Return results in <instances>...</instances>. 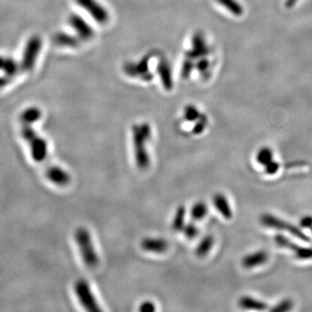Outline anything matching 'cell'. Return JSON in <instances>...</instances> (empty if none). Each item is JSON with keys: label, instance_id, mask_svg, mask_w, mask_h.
Instances as JSON below:
<instances>
[{"label": "cell", "instance_id": "obj_1", "mask_svg": "<svg viewBox=\"0 0 312 312\" xmlns=\"http://www.w3.org/2000/svg\"><path fill=\"white\" fill-rule=\"evenodd\" d=\"M151 127L147 122L135 124L132 128L134 161L140 170L148 169L150 165L147 144L151 138Z\"/></svg>", "mask_w": 312, "mask_h": 312}, {"label": "cell", "instance_id": "obj_2", "mask_svg": "<svg viewBox=\"0 0 312 312\" xmlns=\"http://www.w3.org/2000/svg\"><path fill=\"white\" fill-rule=\"evenodd\" d=\"M32 124L28 121H22L21 134L30 147V155L34 161L38 163H45L48 160V144L44 138L37 134L36 130L32 128ZM45 165V168L48 165Z\"/></svg>", "mask_w": 312, "mask_h": 312}, {"label": "cell", "instance_id": "obj_3", "mask_svg": "<svg viewBox=\"0 0 312 312\" xmlns=\"http://www.w3.org/2000/svg\"><path fill=\"white\" fill-rule=\"evenodd\" d=\"M74 238L85 265L89 268L97 267L99 264V257L96 252L91 232L85 227H78L75 231Z\"/></svg>", "mask_w": 312, "mask_h": 312}, {"label": "cell", "instance_id": "obj_4", "mask_svg": "<svg viewBox=\"0 0 312 312\" xmlns=\"http://www.w3.org/2000/svg\"><path fill=\"white\" fill-rule=\"evenodd\" d=\"M43 46V41L38 35H34L27 41L20 62L21 71L30 72L33 70Z\"/></svg>", "mask_w": 312, "mask_h": 312}, {"label": "cell", "instance_id": "obj_5", "mask_svg": "<svg viewBox=\"0 0 312 312\" xmlns=\"http://www.w3.org/2000/svg\"><path fill=\"white\" fill-rule=\"evenodd\" d=\"M260 222H261L262 225H265L269 228L286 231L291 234L294 235L296 238H299L303 241H311V238L306 233H304L301 229L299 228L298 226H296L293 224L288 223L284 219L275 217L274 215L265 213L260 217Z\"/></svg>", "mask_w": 312, "mask_h": 312}, {"label": "cell", "instance_id": "obj_6", "mask_svg": "<svg viewBox=\"0 0 312 312\" xmlns=\"http://www.w3.org/2000/svg\"><path fill=\"white\" fill-rule=\"evenodd\" d=\"M74 292L81 305L87 312H102L101 307L95 298L94 294L91 291V286L86 280L78 279V281L75 283Z\"/></svg>", "mask_w": 312, "mask_h": 312}, {"label": "cell", "instance_id": "obj_7", "mask_svg": "<svg viewBox=\"0 0 312 312\" xmlns=\"http://www.w3.org/2000/svg\"><path fill=\"white\" fill-rule=\"evenodd\" d=\"M78 5L86 10L97 23L107 24L109 19V14L106 8L102 5L98 0H75Z\"/></svg>", "mask_w": 312, "mask_h": 312}, {"label": "cell", "instance_id": "obj_8", "mask_svg": "<svg viewBox=\"0 0 312 312\" xmlns=\"http://www.w3.org/2000/svg\"><path fill=\"white\" fill-rule=\"evenodd\" d=\"M276 244L279 247L289 249L292 251L297 259L301 260H308L312 259V247H306L302 245H297L294 242L291 241L286 236L277 234L274 238Z\"/></svg>", "mask_w": 312, "mask_h": 312}, {"label": "cell", "instance_id": "obj_9", "mask_svg": "<svg viewBox=\"0 0 312 312\" xmlns=\"http://www.w3.org/2000/svg\"><path fill=\"white\" fill-rule=\"evenodd\" d=\"M69 24L81 39L90 40L94 37L95 31L93 28L78 14H71L69 17Z\"/></svg>", "mask_w": 312, "mask_h": 312}, {"label": "cell", "instance_id": "obj_10", "mask_svg": "<svg viewBox=\"0 0 312 312\" xmlns=\"http://www.w3.org/2000/svg\"><path fill=\"white\" fill-rule=\"evenodd\" d=\"M209 47L206 43L205 37L202 32H196L192 38V48L187 52L186 57H190L194 60L206 57L209 54Z\"/></svg>", "mask_w": 312, "mask_h": 312}, {"label": "cell", "instance_id": "obj_11", "mask_svg": "<svg viewBox=\"0 0 312 312\" xmlns=\"http://www.w3.org/2000/svg\"><path fill=\"white\" fill-rule=\"evenodd\" d=\"M45 175L51 183L59 187L67 186L71 182V175L56 165H48L45 168Z\"/></svg>", "mask_w": 312, "mask_h": 312}, {"label": "cell", "instance_id": "obj_12", "mask_svg": "<svg viewBox=\"0 0 312 312\" xmlns=\"http://www.w3.org/2000/svg\"><path fill=\"white\" fill-rule=\"evenodd\" d=\"M141 247L145 252L161 254L167 252L168 242L165 238L148 237L141 240Z\"/></svg>", "mask_w": 312, "mask_h": 312}, {"label": "cell", "instance_id": "obj_13", "mask_svg": "<svg viewBox=\"0 0 312 312\" xmlns=\"http://www.w3.org/2000/svg\"><path fill=\"white\" fill-rule=\"evenodd\" d=\"M157 72L159 77L161 78V84L166 91H171L174 87L173 74H172L171 66L168 61L162 57L157 64Z\"/></svg>", "mask_w": 312, "mask_h": 312}, {"label": "cell", "instance_id": "obj_14", "mask_svg": "<svg viewBox=\"0 0 312 312\" xmlns=\"http://www.w3.org/2000/svg\"><path fill=\"white\" fill-rule=\"evenodd\" d=\"M268 260V253L265 251H258L245 255L242 259V265L246 269H252L264 265Z\"/></svg>", "mask_w": 312, "mask_h": 312}, {"label": "cell", "instance_id": "obj_15", "mask_svg": "<svg viewBox=\"0 0 312 312\" xmlns=\"http://www.w3.org/2000/svg\"><path fill=\"white\" fill-rule=\"evenodd\" d=\"M212 203L223 218L225 219H231L232 218V208L225 195L219 193L216 194L212 198Z\"/></svg>", "mask_w": 312, "mask_h": 312}, {"label": "cell", "instance_id": "obj_16", "mask_svg": "<svg viewBox=\"0 0 312 312\" xmlns=\"http://www.w3.org/2000/svg\"><path fill=\"white\" fill-rule=\"evenodd\" d=\"M238 305L244 310L252 311H265L268 309V305L266 303L255 299L250 296H243L238 300Z\"/></svg>", "mask_w": 312, "mask_h": 312}, {"label": "cell", "instance_id": "obj_17", "mask_svg": "<svg viewBox=\"0 0 312 312\" xmlns=\"http://www.w3.org/2000/svg\"><path fill=\"white\" fill-rule=\"evenodd\" d=\"M214 244V238L211 235H207L204 238H202L201 242L199 243V245L195 250V254L200 257L203 258L205 256L208 255L210 252L212 246Z\"/></svg>", "mask_w": 312, "mask_h": 312}, {"label": "cell", "instance_id": "obj_18", "mask_svg": "<svg viewBox=\"0 0 312 312\" xmlns=\"http://www.w3.org/2000/svg\"><path fill=\"white\" fill-rule=\"evenodd\" d=\"M54 42L60 46L64 47H77L79 42L77 37L71 36L70 34L59 32L54 37Z\"/></svg>", "mask_w": 312, "mask_h": 312}, {"label": "cell", "instance_id": "obj_19", "mask_svg": "<svg viewBox=\"0 0 312 312\" xmlns=\"http://www.w3.org/2000/svg\"><path fill=\"white\" fill-rule=\"evenodd\" d=\"M185 218H186V208L184 206H180L175 211V216L172 222V228L175 232H182L184 228Z\"/></svg>", "mask_w": 312, "mask_h": 312}, {"label": "cell", "instance_id": "obj_20", "mask_svg": "<svg viewBox=\"0 0 312 312\" xmlns=\"http://www.w3.org/2000/svg\"><path fill=\"white\" fill-rule=\"evenodd\" d=\"M222 6L232 12L234 16L240 17L244 13V8L237 0H216Z\"/></svg>", "mask_w": 312, "mask_h": 312}, {"label": "cell", "instance_id": "obj_21", "mask_svg": "<svg viewBox=\"0 0 312 312\" xmlns=\"http://www.w3.org/2000/svg\"><path fill=\"white\" fill-rule=\"evenodd\" d=\"M41 116H42V112L38 107H28L21 114L20 121L34 123V122H37L38 120H40Z\"/></svg>", "mask_w": 312, "mask_h": 312}, {"label": "cell", "instance_id": "obj_22", "mask_svg": "<svg viewBox=\"0 0 312 312\" xmlns=\"http://www.w3.org/2000/svg\"><path fill=\"white\" fill-rule=\"evenodd\" d=\"M208 206L205 202H199L192 207L190 215H191V218L194 220L198 221V220H202L205 218L208 214Z\"/></svg>", "mask_w": 312, "mask_h": 312}, {"label": "cell", "instance_id": "obj_23", "mask_svg": "<svg viewBox=\"0 0 312 312\" xmlns=\"http://www.w3.org/2000/svg\"><path fill=\"white\" fill-rule=\"evenodd\" d=\"M256 160L259 164L264 167L265 165L268 164L269 162L273 161V151L272 148H268V147L260 148L256 156Z\"/></svg>", "mask_w": 312, "mask_h": 312}, {"label": "cell", "instance_id": "obj_24", "mask_svg": "<svg viewBox=\"0 0 312 312\" xmlns=\"http://www.w3.org/2000/svg\"><path fill=\"white\" fill-rule=\"evenodd\" d=\"M201 114H202L199 112L198 108L192 104L187 105L185 107L184 119L186 121H190V122L196 121L201 116Z\"/></svg>", "mask_w": 312, "mask_h": 312}, {"label": "cell", "instance_id": "obj_25", "mask_svg": "<svg viewBox=\"0 0 312 312\" xmlns=\"http://www.w3.org/2000/svg\"><path fill=\"white\" fill-rule=\"evenodd\" d=\"M135 71L136 76H139L140 78H142L144 75L149 72V57L145 56L137 64H135Z\"/></svg>", "mask_w": 312, "mask_h": 312}, {"label": "cell", "instance_id": "obj_26", "mask_svg": "<svg viewBox=\"0 0 312 312\" xmlns=\"http://www.w3.org/2000/svg\"><path fill=\"white\" fill-rule=\"evenodd\" d=\"M194 59H192L190 57H186L183 64H182V77L183 79H188L193 70L195 69V64L194 63Z\"/></svg>", "mask_w": 312, "mask_h": 312}, {"label": "cell", "instance_id": "obj_27", "mask_svg": "<svg viewBox=\"0 0 312 312\" xmlns=\"http://www.w3.org/2000/svg\"><path fill=\"white\" fill-rule=\"evenodd\" d=\"M208 123V120L207 115L204 114H201V116H200L198 120L196 121L194 128L192 129L193 134H196V135L202 134L203 131L205 130L206 127H207Z\"/></svg>", "mask_w": 312, "mask_h": 312}, {"label": "cell", "instance_id": "obj_28", "mask_svg": "<svg viewBox=\"0 0 312 312\" xmlns=\"http://www.w3.org/2000/svg\"><path fill=\"white\" fill-rule=\"evenodd\" d=\"M182 232L186 238L188 239H194L199 234V228L195 223H188L185 225L184 228L182 229Z\"/></svg>", "mask_w": 312, "mask_h": 312}, {"label": "cell", "instance_id": "obj_29", "mask_svg": "<svg viewBox=\"0 0 312 312\" xmlns=\"http://www.w3.org/2000/svg\"><path fill=\"white\" fill-rule=\"evenodd\" d=\"M293 307V302L291 299H286L282 300L281 302L277 304L273 308L271 309L272 312H286L291 311Z\"/></svg>", "mask_w": 312, "mask_h": 312}, {"label": "cell", "instance_id": "obj_30", "mask_svg": "<svg viewBox=\"0 0 312 312\" xmlns=\"http://www.w3.org/2000/svg\"><path fill=\"white\" fill-rule=\"evenodd\" d=\"M195 67L201 74L203 75V76L208 75L209 67H210V61L208 60L206 57H201V58H199L197 63L195 64Z\"/></svg>", "mask_w": 312, "mask_h": 312}, {"label": "cell", "instance_id": "obj_31", "mask_svg": "<svg viewBox=\"0 0 312 312\" xmlns=\"http://www.w3.org/2000/svg\"><path fill=\"white\" fill-rule=\"evenodd\" d=\"M280 168L279 162L275 161H272L269 162L268 164L265 166V172L266 175H274L278 173Z\"/></svg>", "mask_w": 312, "mask_h": 312}, {"label": "cell", "instance_id": "obj_32", "mask_svg": "<svg viewBox=\"0 0 312 312\" xmlns=\"http://www.w3.org/2000/svg\"><path fill=\"white\" fill-rule=\"evenodd\" d=\"M139 311L141 312H155V304L151 301H145V302L141 303V306L139 307Z\"/></svg>", "mask_w": 312, "mask_h": 312}, {"label": "cell", "instance_id": "obj_33", "mask_svg": "<svg viewBox=\"0 0 312 312\" xmlns=\"http://www.w3.org/2000/svg\"><path fill=\"white\" fill-rule=\"evenodd\" d=\"M300 226L303 228L311 229L312 226V216L307 215L303 217L302 219L300 220Z\"/></svg>", "mask_w": 312, "mask_h": 312}, {"label": "cell", "instance_id": "obj_34", "mask_svg": "<svg viewBox=\"0 0 312 312\" xmlns=\"http://www.w3.org/2000/svg\"><path fill=\"white\" fill-rule=\"evenodd\" d=\"M299 0H286V6L287 8H292Z\"/></svg>", "mask_w": 312, "mask_h": 312}, {"label": "cell", "instance_id": "obj_35", "mask_svg": "<svg viewBox=\"0 0 312 312\" xmlns=\"http://www.w3.org/2000/svg\"><path fill=\"white\" fill-rule=\"evenodd\" d=\"M311 231H312V228H311Z\"/></svg>", "mask_w": 312, "mask_h": 312}]
</instances>
